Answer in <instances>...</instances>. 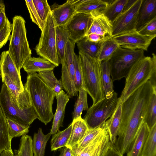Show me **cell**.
Instances as JSON below:
<instances>
[{
  "label": "cell",
  "mask_w": 156,
  "mask_h": 156,
  "mask_svg": "<svg viewBox=\"0 0 156 156\" xmlns=\"http://www.w3.org/2000/svg\"><path fill=\"white\" fill-rule=\"evenodd\" d=\"M6 118L0 107V154L5 150H12Z\"/></svg>",
  "instance_id": "30"
},
{
  "label": "cell",
  "mask_w": 156,
  "mask_h": 156,
  "mask_svg": "<svg viewBox=\"0 0 156 156\" xmlns=\"http://www.w3.org/2000/svg\"><path fill=\"white\" fill-rule=\"evenodd\" d=\"M143 0H129L124 10L112 22V37L136 30L137 17Z\"/></svg>",
  "instance_id": "10"
},
{
  "label": "cell",
  "mask_w": 156,
  "mask_h": 156,
  "mask_svg": "<svg viewBox=\"0 0 156 156\" xmlns=\"http://www.w3.org/2000/svg\"><path fill=\"white\" fill-rule=\"evenodd\" d=\"M57 100L56 112L54 115L52 126L50 133L53 135L56 133L59 128L62 126L64 117L66 105L69 99L67 94L62 90L59 93L55 95Z\"/></svg>",
  "instance_id": "17"
},
{
  "label": "cell",
  "mask_w": 156,
  "mask_h": 156,
  "mask_svg": "<svg viewBox=\"0 0 156 156\" xmlns=\"http://www.w3.org/2000/svg\"><path fill=\"white\" fill-rule=\"evenodd\" d=\"M144 51L142 50H132L120 47L109 60L112 82L126 78L132 66L144 56Z\"/></svg>",
  "instance_id": "7"
},
{
  "label": "cell",
  "mask_w": 156,
  "mask_h": 156,
  "mask_svg": "<svg viewBox=\"0 0 156 156\" xmlns=\"http://www.w3.org/2000/svg\"><path fill=\"white\" fill-rule=\"evenodd\" d=\"M116 108L112 115L105 122L110 143L114 144L118 135L121 118L122 102L120 98Z\"/></svg>",
  "instance_id": "19"
},
{
  "label": "cell",
  "mask_w": 156,
  "mask_h": 156,
  "mask_svg": "<svg viewBox=\"0 0 156 156\" xmlns=\"http://www.w3.org/2000/svg\"><path fill=\"white\" fill-rule=\"evenodd\" d=\"M60 154L59 156H72L71 148L66 146L59 148Z\"/></svg>",
  "instance_id": "50"
},
{
  "label": "cell",
  "mask_w": 156,
  "mask_h": 156,
  "mask_svg": "<svg viewBox=\"0 0 156 156\" xmlns=\"http://www.w3.org/2000/svg\"><path fill=\"white\" fill-rule=\"evenodd\" d=\"M55 32L57 51L61 64L65 60L66 46L69 39L67 32L63 27H56Z\"/></svg>",
  "instance_id": "29"
},
{
  "label": "cell",
  "mask_w": 156,
  "mask_h": 156,
  "mask_svg": "<svg viewBox=\"0 0 156 156\" xmlns=\"http://www.w3.org/2000/svg\"><path fill=\"white\" fill-rule=\"evenodd\" d=\"M76 43L79 51L91 57L97 58L101 43L92 42L85 37Z\"/></svg>",
  "instance_id": "34"
},
{
  "label": "cell",
  "mask_w": 156,
  "mask_h": 156,
  "mask_svg": "<svg viewBox=\"0 0 156 156\" xmlns=\"http://www.w3.org/2000/svg\"><path fill=\"white\" fill-rule=\"evenodd\" d=\"M128 0L113 1L100 12L112 23L124 10Z\"/></svg>",
  "instance_id": "28"
},
{
  "label": "cell",
  "mask_w": 156,
  "mask_h": 156,
  "mask_svg": "<svg viewBox=\"0 0 156 156\" xmlns=\"http://www.w3.org/2000/svg\"><path fill=\"white\" fill-rule=\"evenodd\" d=\"M7 76L11 80L24 90L19 72L9 55L8 51L2 52L0 56V78Z\"/></svg>",
  "instance_id": "16"
},
{
  "label": "cell",
  "mask_w": 156,
  "mask_h": 156,
  "mask_svg": "<svg viewBox=\"0 0 156 156\" xmlns=\"http://www.w3.org/2000/svg\"><path fill=\"white\" fill-rule=\"evenodd\" d=\"M75 44L69 40L65 50V60L61 63L62 66L61 80L63 88L69 98L77 95L75 85V69L74 55Z\"/></svg>",
  "instance_id": "11"
},
{
  "label": "cell",
  "mask_w": 156,
  "mask_h": 156,
  "mask_svg": "<svg viewBox=\"0 0 156 156\" xmlns=\"http://www.w3.org/2000/svg\"><path fill=\"white\" fill-rule=\"evenodd\" d=\"M2 80V83L6 85L13 98L16 100V103L18 104L17 102L18 97L20 93L24 90H22L7 76H4Z\"/></svg>",
  "instance_id": "42"
},
{
  "label": "cell",
  "mask_w": 156,
  "mask_h": 156,
  "mask_svg": "<svg viewBox=\"0 0 156 156\" xmlns=\"http://www.w3.org/2000/svg\"><path fill=\"white\" fill-rule=\"evenodd\" d=\"M105 156H123L115 147L114 144H110Z\"/></svg>",
  "instance_id": "49"
},
{
  "label": "cell",
  "mask_w": 156,
  "mask_h": 156,
  "mask_svg": "<svg viewBox=\"0 0 156 156\" xmlns=\"http://www.w3.org/2000/svg\"><path fill=\"white\" fill-rule=\"evenodd\" d=\"M81 0H68L63 4L51 6V12L55 27H63L76 12L77 8Z\"/></svg>",
  "instance_id": "14"
},
{
  "label": "cell",
  "mask_w": 156,
  "mask_h": 156,
  "mask_svg": "<svg viewBox=\"0 0 156 156\" xmlns=\"http://www.w3.org/2000/svg\"><path fill=\"white\" fill-rule=\"evenodd\" d=\"M156 124L150 130L144 143L141 156H156Z\"/></svg>",
  "instance_id": "33"
},
{
  "label": "cell",
  "mask_w": 156,
  "mask_h": 156,
  "mask_svg": "<svg viewBox=\"0 0 156 156\" xmlns=\"http://www.w3.org/2000/svg\"><path fill=\"white\" fill-rule=\"evenodd\" d=\"M156 37L143 35L134 30L112 37L121 48L147 51L152 41Z\"/></svg>",
  "instance_id": "13"
},
{
  "label": "cell",
  "mask_w": 156,
  "mask_h": 156,
  "mask_svg": "<svg viewBox=\"0 0 156 156\" xmlns=\"http://www.w3.org/2000/svg\"><path fill=\"white\" fill-rule=\"evenodd\" d=\"M108 132L105 122L104 127L100 135L75 156H91L102 142Z\"/></svg>",
  "instance_id": "39"
},
{
  "label": "cell",
  "mask_w": 156,
  "mask_h": 156,
  "mask_svg": "<svg viewBox=\"0 0 156 156\" xmlns=\"http://www.w3.org/2000/svg\"><path fill=\"white\" fill-rule=\"evenodd\" d=\"M156 72V56H145L138 60L133 65L126 77L124 87L120 96L122 103L140 87L150 79Z\"/></svg>",
  "instance_id": "3"
},
{
  "label": "cell",
  "mask_w": 156,
  "mask_h": 156,
  "mask_svg": "<svg viewBox=\"0 0 156 156\" xmlns=\"http://www.w3.org/2000/svg\"><path fill=\"white\" fill-rule=\"evenodd\" d=\"M12 33L9 39L8 51L9 55L18 71L32 54L27 36L25 21L20 16L12 19Z\"/></svg>",
  "instance_id": "4"
},
{
  "label": "cell",
  "mask_w": 156,
  "mask_h": 156,
  "mask_svg": "<svg viewBox=\"0 0 156 156\" xmlns=\"http://www.w3.org/2000/svg\"><path fill=\"white\" fill-rule=\"evenodd\" d=\"M154 91L156 89L148 80L122 103L119 133L114 144L122 155L127 153L136 137Z\"/></svg>",
  "instance_id": "1"
},
{
  "label": "cell",
  "mask_w": 156,
  "mask_h": 156,
  "mask_svg": "<svg viewBox=\"0 0 156 156\" xmlns=\"http://www.w3.org/2000/svg\"><path fill=\"white\" fill-rule=\"evenodd\" d=\"M55 28L51 11L35 49L40 57L48 60L57 67L60 62L56 47Z\"/></svg>",
  "instance_id": "8"
},
{
  "label": "cell",
  "mask_w": 156,
  "mask_h": 156,
  "mask_svg": "<svg viewBox=\"0 0 156 156\" xmlns=\"http://www.w3.org/2000/svg\"><path fill=\"white\" fill-rule=\"evenodd\" d=\"M39 17L44 26L51 9L47 0H32Z\"/></svg>",
  "instance_id": "40"
},
{
  "label": "cell",
  "mask_w": 156,
  "mask_h": 156,
  "mask_svg": "<svg viewBox=\"0 0 156 156\" xmlns=\"http://www.w3.org/2000/svg\"><path fill=\"white\" fill-rule=\"evenodd\" d=\"M72 128L71 123L65 130L62 131L58 130L56 133L53 135L50 142L51 151L66 146L71 135Z\"/></svg>",
  "instance_id": "31"
},
{
  "label": "cell",
  "mask_w": 156,
  "mask_h": 156,
  "mask_svg": "<svg viewBox=\"0 0 156 156\" xmlns=\"http://www.w3.org/2000/svg\"><path fill=\"white\" fill-rule=\"evenodd\" d=\"M150 130L143 121L139 131L127 153L126 156H141L144 144Z\"/></svg>",
  "instance_id": "22"
},
{
  "label": "cell",
  "mask_w": 156,
  "mask_h": 156,
  "mask_svg": "<svg viewBox=\"0 0 156 156\" xmlns=\"http://www.w3.org/2000/svg\"><path fill=\"white\" fill-rule=\"evenodd\" d=\"M79 91V95L75 103L73 112V120L81 117L83 111L87 110L88 109L87 101V92L83 88H80Z\"/></svg>",
  "instance_id": "36"
},
{
  "label": "cell",
  "mask_w": 156,
  "mask_h": 156,
  "mask_svg": "<svg viewBox=\"0 0 156 156\" xmlns=\"http://www.w3.org/2000/svg\"><path fill=\"white\" fill-rule=\"evenodd\" d=\"M33 156H34V155Z\"/></svg>",
  "instance_id": "53"
},
{
  "label": "cell",
  "mask_w": 156,
  "mask_h": 156,
  "mask_svg": "<svg viewBox=\"0 0 156 156\" xmlns=\"http://www.w3.org/2000/svg\"><path fill=\"white\" fill-rule=\"evenodd\" d=\"M71 135L66 146L71 148L84 137L88 128L81 116L73 120Z\"/></svg>",
  "instance_id": "21"
},
{
  "label": "cell",
  "mask_w": 156,
  "mask_h": 156,
  "mask_svg": "<svg viewBox=\"0 0 156 156\" xmlns=\"http://www.w3.org/2000/svg\"><path fill=\"white\" fill-rule=\"evenodd\" d=\"M108 5V2L101 0H81L76 12L90 14L95 11H102Z\"/></svg>",
  "instance_id": "26"
},
{
  "label": "cell",
  "mask_w": 156,
  "mask_h": 156,
  "mask_svg": "<svg viewBox=\"0 0 156 156\" xmlns=\"http://www.w3.org/2000/svg\"><path fill=\"white\" fill-rule=\"evenodd\" d=\"M92 18L90 14L76 12L63 26L68 34L69 40L75 44L84 37Z\"/></svg>",
  "instance_id": "12"
},
{
  "label": "cell",
  "mask_w": 156,
  "mask_h": 156,
  "mask_svg": "<svg viewBox=\"0 0 156 156\" xmlns=\"http://www.w3.org/2000/svg\"><path fill=\"white\" fill-rule=\"evenodd\" d=\"M12 30V24L9 20L0 31V50L9 40Z\"/></svg>",
  "instance_id": "45"
},
{
  "label": "cell",
  "mask_w": 156,
  "mask_h": 156,
  "mask_svg": "<svg viewBox=\"0 0 156 156\" xmlns=\"http://www.w3.org/2000/svg\"><path fill=\"white\" fill-rule=\"evenodd\" d=\"M9 20L5 12V6L3 3L0 5V31Z\"/></svg>",
  "instance_id": "48"
},
{
  "label": "cell",
  "mask_w": 156,
  "mask_h": 156,
  "mask_svg": "<svg viewBox=\"0 0 156 156\" xmlns=\"http://www.w3.org/2000/svg\"><path fill=\"white\" fill-rule=\"evenodd\" d=\"M24 87L38 119L47 125L54 117L52 105L55 94L37 73H27Z\"/></svg>",
  "instance_id": "2"
},
{
  "label": "cell",
  "mask_w": 156,
  "mask_h": 156,
  "mask_svg": "<svg viewBox=\"0 0 156 156\" xmlns=\"http://www.w3.org/2000/svg\"><path fill=\"white\" fill-rule=\"evenodd\" d=\"M15 156H33L32 138L31 136L26 134L22 136L19 147L14 150Z\"/></svg>",
  "instance_id": "37"
},
{
  "label": "cell",
  "mask_w": 156,
  "mask_h": 156,
  "mask_svg": "<svg viewBox=\"0 0 156 156\" xmlns=\"http://www.w3.org/2000/svg\"><path fill=\"white\" fill-rule=\"evenodd\" d=\"M6 120L8 132L10 139L27 134L29 131L30 126H25L10 119Z\"/></svg>",
  "instance_id": "38"
},
{
  "label": "cell",
  "mask_w": 156,
  "mask_h": 156,
  "mask_svg": "<svg viewBox=\"0 0 156 156\" xmlns=\"http://www.w3.org/2000/svg\"><path fill=\"white\" fill-rule=\"evenodd\" d=\"M85 37L89 41L96 43H101L111 37L102 36L94 33L89 34Z\"/></svg>",
  "instance_id": "47"
},
{
  "label": "cell",
  "mask_w": 156,
  "mask_h": 156,
  "mask_svg": "<svg viewBox=\"0 0 156 156\" xmlns=\"http://www.w3.org/2000/svg\"><path fill=\"white\" fill-rule=\"evenodd\" d=\"M38 74L55 95L59 93L63 90V88L61 79L57 80L54 75L53 70L39 72Z\"/></svg>",
  "instance_id": "32"
},
{
  "label": "cell",
  "mask_w": 156,
  "mask_h": 156,
  "mask_svg": "<svg viewBox=\"0 0 156 156\" xmlns=\"http://www.w3.org/2000/svg\"><path fill=\"white\" fill-rule=\"evenodd\" d=\"M3 1L2 0H0V5L2 3H3Z\"/></svg>",
  "instance_id": "52"
},
{
  "label": "cell",
  "mask_w": 156,
  "mask_h": 156,
  "mask_svg": "<svg viewBox=\"0 0 156 156\" xmlns=\"http://www.w3.org/2000/svg\"><path fill=\"white\" fill-rule=\"evenodd\" d=\"M141 35L156 36V17L146 23L138 30Z\"/></svg>",
  "instance_id": "44"
},
{
  "label": "cell",
  "mask_w": 156,
  "mask_h": 156,
  "mask_svg": "<svg viewBox=\"0 0 156 156\" xmlns=\"http://www.w3.org/2000/svg\"><path fill=\"white\" fill-rule=\"evenodd\" d=\"M120 47L112 37H111L101 43L97 58L101 62L110 60Z\"/></svg>",
  "instance_id": "25"
},
{
  "label": "cell",
  "mask_w": 156,
  "mask_h": 156,
  "mask_svg": "<svg viewBox=\"0 0 156 156\" xmlns=\"http://www.w3.org/2000/svg\"><path fill=\"white\" fill-rule=\"evenodd\" d=\"M85 90L94 105L105 97L101 80V62L80 51L79 52Z\"/></svg>",
  "instance_id": "5"
},
{
  "label": "cell",
  "mask_w": 156,
  "mask_h": 156,
  "mask_svg": "<svg viewBox=\"0 0 156 156\" xmlns=\"http://www.w3.org/2000/svg\"><path fill=\"white\" fill-rule=\"evenodd\" d=\"M74 62L75 69V85L78 92L80 88H83L85 90V88L80 57L79 55L75 53L74 55Z\"/></svg>",
  "instance_id": "41"
},
{
  "label": "cell",
  "mask_w": 156,
  "mask_h": 156,
  "mask_svg": "<svg viewBox=\"0 0 156 156\" xmlns=\"http://www.w3.org/2000/svg\"><path fill=\"white\" fill-rule=\"evenodd\" d=\"M156 17V0H143L137 17L136 30Z\"/></svg>",
  "instance_id": "18"
},
{
  "label": "cell",
  "mask_w": 156,
  "mask_h": 156,
  "mask_svg": "<svg viewBox=\"0 0 156 156\" xmlns=\"http://www.w3.org/2000/svg\"><path fill=\"white\" fill-rule=\"evenodd\" d=\"M0 107L6 119L25 126H30L38 115L33 107L24 108L12 97L6 85L3 83L0 92Z\"/></svg>",
  "instance_id": "6"
},
{
  "label": "cell",
  "mask_w": 156,
  "mask_h": 156,
  "mask_svg": "<svg viewBox=\"0 0 156 156\" xmlns=\"http://www.w3.org/2000/svg\"><path fill=\"white\" fill-rule=\"evenodd\" d=\"M25 2L32 21L37 25L42 31L44 26L39 17L32 0H25Z\"/></svg>",
  "instance_id": "43"
},
{
  "label": "cell",
  "mask_w": 156,
  "mask_h": 156,
  "mask_svg": "<svg viewBox=\"0 0 156 156\" xmlns=\"http://www.w3.org/2000/svg\"><path fill=\"white\" fill-rule=\"evenodd\" d=\"M110 144L108 132L103 140L91 156H105Z\"/></svg>",
  "instance_id": "46"
},
{
  "label": "cell",
  "mask_w": 156,
  "mask_h": 156,
  "mask_svg": "<svg viewBox=\"0 0 156 156\" xmlns=\"http://www.w3.org/2000/svg\"><path fill=\"white\" fill-rule=\"evenodd\" d=\"M92 20L85 37L92 33L105 37H112V23L100 11H96L91 13Z\"/></svg>",
  "instance_id": "15"
},
{
  "label": "cell",
  "mask_w": 156,
  "mask_h": 156,
  "mask_svg": "<svg viewBox=\"0 0 156 156\" xmlns=\"http://www.w3.org/2000/svg\"><path fill=\"white\" fill-rule=\"evenodd\" d=\"M119 98L117 93L114 92L111 98L105 97L88 108L83 119L88 128H96L104 123L115 111Z\"/></svg>",
  "instance_id": "9"
},
{
  "label": "cell",
  "mask_w": 156,
  "mask_h": 156,
  "mask_svg": "<svg viewBox=\"0 0 156 156\" xmlns=\"http://www.w3.org/2000/svg\"><path fill=\"white\" fill-rule=\"evenodd\" d=\"M104 126L105 123L101 126L96 128H88L83 138L78 143L71 148L72 152V156H75L78 154L98 136L102 131Z\"/></svg>",
  "instance_id": "24"
},
{
  "label": "cell",
  "mask_w": 156,
  "mask_h": 156,
  "mask_svg": "<svg viewBox=\"0 0 156 156\" xmlns=\"http://www.w3.org/2000/svg\"><path fill=\"white\" fill-rule=\"evenodd\" d=\"M51 134L44 135L39 128L37 133H35L32 139L33 151L34 156H44L47 143Z\"/></svg>",
  "instance_id": "27"
},
{
  "label": "cell",
  "mask_w": 156,
  "mask_h": 156,
  "mask_svg": "<svg viewBox=\"0 0 156 156\" xmlns=\"http://www.w3.org/2000/svg\"><path fill=\"white\" fill-rule=\"evenodd\" d=\"M143 121L150 130L156 124V91L150 98Z\"/></svg>",
  "instance_id": "35"
},
{
  "label": "cell",
  "mask_w": 156,
  "mask_h": 156,
  "mask_svg": "<svg viewBox=\"0 0 156 156\" xmlns=\"http://www.w3.org/2000/svg\"><path fill=\"white\" fill-rule=\"evenodd\" d=\"M101 75L102 86L105 97L111 98L114 93L113 82L111 77V67L109 60L101 63Z\"/></svg>",
  "instance_id": "23"
},
{
  "label": "cell",
  "mask_w": 156,
  "mask_h": 156,
  "mask_svg": "<svg viewBox=\"0 0 156 156\" xmlns=\"http://www.w3.org/2000/svg\"><path fill=\"white\" fill-rule=\"evenodd\" d=\"M0 156H15L12 150H5L1 153Z\"/></svg>",
  "instance_id": "51"
},
{
  "label": "cell",
  "mask_w": 156,
  "mask_h": 156,
  "mask_svg": "<svg viewBox=\"0 0 156 156\" xmlns=\"http://www.w3.org/2000/svg\"><path fill=\"white\" fill-rule=\"evenodd\" d=\"M56 66L48 60L42 58L31 57L28 58L22 68L27 73L48 70H53Z\"/></svg>",
  "instance_id": "20"
}]
</instances>
